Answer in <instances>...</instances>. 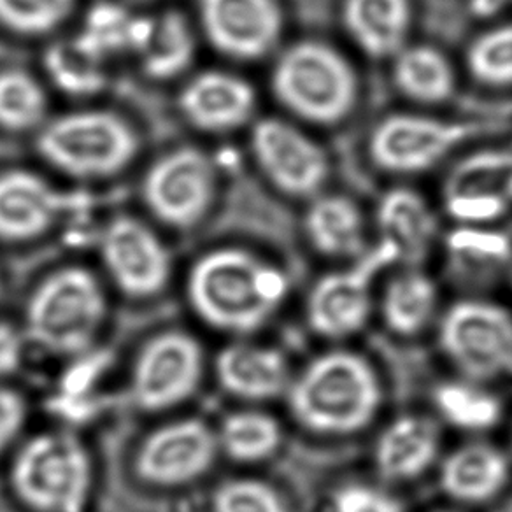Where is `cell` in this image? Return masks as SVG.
<instances>
[{
    "label": "cell",
    "instance_id": "obj_25",
    "mask_svg": "<svg viewBox=\"0 0 512 512\" xmlns=\"http://www.w3.org/2000/svg\"><path fill=\"white\" fill-rule=\"evenodd\" d=\"M309 246L325 258L353 262L370 248L362 207L342 193H320L309 200L304 214Z\"/></svg>",
    "mask_w": 512,
    "mask_h": 512
},
{
    "label": "cell",
    "instance_id": "obj_21",
    "mask_svg": "<svg viewBox=\"0 0 512 512\" xmlns=\"http://www.w3.org/2000/svg\"><path fill=\"white\" fill-rule=\"evenodd\" d=\"M216 376L225 392L246 402L283 397L292 383L290 363L279 349L234 342L216 358Z\"/></svg>",
    "mask_w": 512,
    "mask_h": 512
},
{
    "label": "cell",
    "instance_id": "obj_42",
    "mask_svg": "<svg viewBox=\"0 0 512 512\" xmlns=\"http://www.w3.org/2000/svg\"><path fill=\"white\" fill-rule=\"evenodd\" d=\"M511 279H512V272H511Z\"/></svg>",
    "mask_w": 512,
    "mask_h": 512
},
{
    "label": "cell",
    "instance_id": "obj_23",
    "mask_svg": "<svg viewBox=\"0 0 512 512\" xmlns=\"http://www.w3.org/2000/svg\"><path fill=\"white\" fill-rule=\"evenodd\" d=\"M179 106L195 127L207 132H228L251 120L256 93L244 78L209 71L186 85Z\"/></svg>",
    "mask_w": 512,
    "mask_h": 512
},
{
    "label": "cell",
    "instance_id": "obj_10",
    "mask_svg": "<svg viewBox=\"0 0 512 512\" xmlns=\"http://www.w3.org/2000/svg\"><path fill=\"white\" fill-rule=\"evenodd\" d=\"M251 151L267 181L286 197L311 200L325 192L332 160L297 123L283 118L258 121L251 130Z\"/></svg>",
    "mask_w": 512,
    "mask_h": 512
},
{
    "label": "cell",
    "instance_id": "obj_36",
    "mask_svg": "<svg viewBox=\"0 0 512 512\" xmlns=\"http://www.w3.org/2000/svg\"><path fill=\"white\" fill-rule=\"evenodd\" d=\"M213 512H290L285 498L260 479H230L214 491Z\"/></svg>",
    "mask_w": 512,
    "mask_h": 512
},
{
    "label": "cell",
    "instance_id": "obj_31",
    "mask_svg": "<svg viewBox=\"0 0 512 512\" xmlns=\"http://www.w3.org/2000/svg\"><path fill=\"white\" fill-rule=\"evenodd\" d=\"M192 30L179 13H165L151 18L150 30L146 34L137 57L148 76L155 79L174 78L190 65L193 58Z\"/></svg>",
    "mask_w": 512,
    "mask_h": 512
},
{
    "label": "cell",
    "instance_id": "obj_29",
    "mask_svg": "<svg viewBox=\"0 0 512 512\" xmlns=\"http://www.w3.org/2000/svg\"><path fill=\"white\" fill-rule=\"evenodd\" d=\"M151 18H143L116 2H99L88 11L78 39L102 60L141 50Z\"/></svg>",
    "mask_w": 512,
    "mask_h": 512
},
{
    "label": "cell",
    "instance_id": "obj_28",
    "mask_svg": "<svg viewBox=\"0 0 512 512\" xmlns=\"http://www.w3.org/2000/svg\"><path fill=\"white\" fill-rule=\"evenodd\" d=\"M432 402L442 421L469 434L490 432L504 416V404L488 384L462 376L437 384Z\"/></svg>",
    "mask_w": 512,
    "mask_h": 512
},
{
    "label": "cell",
    "instance_id": "obj_8",
    "mask_svg": "<svg viewBox=\"0 0 512 512\" xmlns=\"http://www.w3.org/2000/svg\"><path fill=\"white\" fill-rule=\"evenodd\" d=\"M484 134L483 125L432 114L393 113L379 120L369 136L372 164L393 176L432 171Z\"/></svg>",
    "mask_w": 512,
    "mask_h": 512
},
{
    "label": "cell",
    "instance_id": "obj_16",
    "mask_svg": "<svg viewBox=\"0 0 512 512\" xmlns=\"http://www.w3.org/2000/svg\"><path fill=\"white\" fill-rule=\"evenodd\" d=\"M100 251L109 276L128 297L146 299L169 281L167 249L141 221L116 218L102 235Z\"/></svg>",
    "mask_w": 512,
    "mask_h": 512
},
{
    "label": "cell",
    "instance_id": "obj_9",
    "mask_svg": "<svg viewBox=\"0 0 512 512\" xmlns=\"http://www.w3.org/2000/svg\"><path fill=\"white\" fill-rule=\"evenodd\" d=\"M397 265L390 249L376 242L349 267L328 272L306 300V320L314 334L342 341L360 334L374 313V285L381 272Z\"/></svg>",
    "mask_w": 512,
    "mask_h": 512
},
{
    "label": "cell",
    "instance_id": "obj_33",
    "mask_svg": "<svg viewBox=\"0 0 512 512\" xmlns=\"http://www.w3.org/2000/svg\"><path fill=\"white\" fill-rule=\"evenodd\" d=\"M470 78L490 88H512V23L495 25L470 41L465 51Z\"/></svg>",
    "mask_w": 512,
    "mask_h": 512
},
{
    "label": "cell",
    "instance_id": "obj_35",
    "mask_svg": "<svg viewBox=\"0 0 512 512\" xmlns=\"http://www.w3.org/2000/svg\"><path fill=\"white\" fill-rule=\"evenodd\" d=\"M74 0H0V23L18 34L36 36L57 29Z\"/></svg>",
    "mask_w": 512,
    "mask_h": 512
},
{
    "label": "cell",
    "instance_id": "obj_24",
    "mask_svg": "<svg viewBox=\"0 0 512 512\" xmlns=\"http://www.w3.org/2000/svg\"><path fill=\"white\" fill-rule=\"evenodd\" d=\"M341 22L365 57L392 60L409 44L413 0H342Z\"/></svg>",
    "mask_w": 512,
    "mask_h": 512
},
{
    "label": "cell",
    "instance_id": "obj_27",
    "mask_svg": "<svg viewBox=\"0 0 512 512\" xmlns=\"http://www.w3.org/2000/svg\"><path fill=\"white\" fill-rule=\"evenodd\" d=\"M439 307V286L421 267H404L393 274L379 299L384 327L400 337L425 332Z\"/></svg>",
    "mask_w": 512,
    "mask_h": 512
},
{
    "label": "cell",
    "instance_id": "obj_3",
    "mask_svg": "<svg viewBox=\"0 0 512 512\" xmlns=\"http://www.w3.org/2000/svg\"><path fill=\"white\" fill-rule=\"evenodd\" d=\"M274 97L295 120L334 127L353 114L360 78L339 48L320 39L290 44L272 69Z\"/></svg>",
    "mask_w": 512,
    "mask_h": 512
},
{
    "label": "cell",
    "instance_id": "obj_39",
    "mask_svg": "<svg viewBox=\"0 0 512 512\" xmlns=\"http://www.w3.org/2000/svg\"><path fill=\"white\" fill-rule=\"evenodd\" d=\"M23 360L22 335L6 323H0V377L20 369Z\"/></svg>",
    "mask_w": 512,
    "mask_h": 512
},
{
    "label": "cell",
    "instance_id": "obj_12",
    "mask_svg": "<svg viewBox=\"0 0 512 512\" xmlns=\"http://www.w3.org/2000/svg\"><path fill=\"white\" fill-rule=\"evenodd\" d=\"M204 355L192 335L171 330L146 342L132 374V393L144 411H165L197 392Z\"/></svg>",
    "mask_w": 512,
    "mask_h": 512
},
{
    "label": "cell",
    "instance_id": "obj_37",
    "mask_svg": "<svg viewBox=\"0 0 512 512\" xmlns=\"http://www.w3.org/2000/svg\"><path fill=\"white\" fill-rule=\"evenodd\" d=\"M330 512H406L399 498L372 484H344L330 500Z\"/></svg>",
    "mask_w": 512,
    "mask_h": 512
},
{
    "label": "cell",
    "instance_id": "obj_34",
    "mask_svg": "<svg viewBox=\"0 0 512 512\" xmlns=\"http://www.w3.org/2000/svg\"><path fill=\"white\" fill-rule=\"evenodd\" d=\"M46 113L43 88L22 71L0 72V127L27 130Z\"/></svg>",
    "mask_w": 512,
    "mask_h": 512
},
{
    "label": "cell",
    "instance_id": "obj_22",
    "mask_svg": "<svg viewBox=\"0 0 512 512\" xmlns=\"http://www.w3.org/2000/svg\"><path fill=\"white\" fill-rule=\"evenodd\" d=\"M67 199L27 171L0 176V239L22 242L43 235L64 213Z\"/></svg>",
    "mask_w": 512,
    "mask_h": 512
},
{
    "label": "cell",
    "instance_id": "obj_13",
    "mask_svg": "<svg viewBox=\"0 0 512 512\" xmlns=\"http://www.w3.org/2000/svg\"><path fill=\"white\" fill-rule=\"evenodd\" d=\"M214 195V169L195 148L169 153L144 179V199L172 227H192L207 213Z\"/></svg>",
    "mask_w": 512,
    "mask_h": 512
},
{
    "label": "cell",
    "instance_id": "obj_6",
    "mask_svg": "<svg viewBox=\"0 0 512 512\" xmlns=\"http://www.w3.org/2000/svg\"><path fill=\"white\" fill-rule=\"evenodd\" d=\"M437 341L460 376L484 384L512 379V313L497 302L456 300L442 314Z\"/></svg>",
    "mask_w": 512,
    "mask_h": 512
},
{
    "label": "cell",
    "instance_id": "obj_17",
    "mask_svg": "<svg viewBox=\"0 0 512 512\" xmlns=\"http://www.w3.org/2000/svg\"><path fill=\"white\" fill-rule=\"evenodd\" d=\"M376 230L377 242L404 267H421L441 242V221L434 207L409 186H393L381 195Z\"/></svg>",
    "mask_w": 512,
    "mask_h": 512
},
{
    "label": "cell",
    "instance_id": "obj_26",
    "mask_svg": "<svg viewBox=\"0 0 512 512\" xmlns=\"http://www.w3.org/2000/svg\"><path fill=\"white\" fill-rule=\"evenodd\" d=\"M393 85L418 106H441L453 99L458 76L453 62L432 44H407L392 58Z\"/></svg>",
    "mask_w": 512,
    "mask_h": 512
},
{
    "label": "cell",
    "instance_id": "obj_20",
    "mask_svg": "<svg viewBox=\"0 0 512 512\" xmlns=\"http://www.w3.org/2000/svg\"><path fill=\"white\" fill-rule=\"evenodd\" d=\"M512 476L509 456L495 444L472 441L449 451L439 467V486L458 504H490L504 493Z\"/></svg>",
    "mask_w": 512,
    "mask_h": 512
},
{
    "label": "cell",
    "instance_id": "obj_30",
    "mask_svg": "<svg viewBox=\"0 0 512 512\" xmlns=\"http://www.w3.org/2000/svg\"><path fill=\"white\" fill-rule=\"evenodd\" d=\"M216 435L221 451L239 463L265 462L278 453L283 442L279 421L255 409L228 414Z\"/></svg>",
    "mask_w": 512,
    "mask_h": 512
},
{
    "label": "cell",
    "instance_id": "obj_7",
    "mask_svg": "<svg viewBox=\"0 0 512 512\" xmlns=\"http://www.w3.org/2000/svg\"><path fill=\"white\" fill-rule=\"evenodd\" d=\"M39 153L76 178H107L136 157L137 137L120 116L83 111L60 116L44 128Z\"/></svg>",
    "mask_w": 512,
    "mask_h": 512
},
{
    "label": "cell",
    "instance_id": "obj_18",
    "mask_svg": "<svg viewBox=\"0 0 512 512\" xmlns=\"http://www.w3.org/2000/svg\"><path fill=\"white\" fill-rule=\"evenodd\" d=\"M439 423L425 414H402L384 427L374 446V467L386 483H411L441 456Z\"/></svg>",
    "mask_w": 512,
    "mask_h": 512
},
{
    "label": "cell",
    "instance_id": "obj_11",
    "mask_svg": "<svg viewBox=\"0 0 512 512\" xmlns=\"http://www.w3.org/2000/svg\"><path fill=\"white\" fill-rule=\"evenodd\" d=\"M441 197L456 225H497L512 213V148L465 155L449 169Z\"/></svg>",
    "mask_w": 512,
    "mask_h": 512
},
{
    "label": "cell",
    "instance_id": "obj_14",
    "mask_svg": "<svg viewBox=\"0 0 512 512\" xmlns=\"http://www.w3.org/2000/svg\"><path fill=\"white\" fill-rule=\"evenodd\" d=\"M218 451V435L204 421H174L141 444L137 474L155 486H183L204 476L216 462Z\"/></svg>",
    "mask_w": 512,
    "mask_h": 512
},
{
    "label": "cell",
    "instance_id": "obj_2",
    "mask_svg": "<svg viewBox=\"0 0 512 512\" xmlns=\"http://www.w3.org/2000/svg\"><path fill=\"white\" fill-rule=\"evenodd\" d=\"M285 397L293 420L307 432L346 437L376 420L383 406V386L365 356L332 349L292 377Z\"/></svg>",
    "mask_w": 512,
    "mask_h": 512
},
{
    "label": "cell",
    "instance_id": "obj_5",
    "mask_svg": "<svg viewBox=\"0 0 512 512\" xmlns=\"http://www.w3.org/2000/svg\"><path fill=\"white\" fill-rule=\"evenodd\" d=\"M92 460L72 435H37L16 456L11 484L36 512H83L92 491Z\"/></svg>",
    "mask_w": 512,
    "mask_h": 512
},
{
    "label": "cell",
    "instance_id": "obj_41",
    "mask_svg": "<svg viewBox=\"0 0 512 512\" xmlns=\"http://www.w3.org/2000/svg\"><path fill=\"white\" fill-rule=\"evenodd\" d=\"M437 512H455V511H437Z\"/></svg>",
    "mask_w": 512,
    "mask_h": 512
},
{
    "label": "cell",
    "instance_id": "obj_40",
    "mask_svg": "<svg viewBox=\"0 0 512 512\" xmlns=\"http://www.w3.org/2000/svg\"><path fill=\"white\" fill-rule=\"evenodd\" d=\"M512 4V0H474V9L477 13H483V15H491L493 11L505 8Z\"/></svg>",
    "mask_w": 512,
    "mask_h": 512
},
{
    "label": "cell",
    "instance_id": "obj_38",
    "mask_svg": "<svg viewBox=\"0 0 512 512\" xmlns=\"http://www.w3.org/2000/svg\"><path fill=\"white\" fill-rule=\"evenodd\" d=\"M25 423V400L16 392L0 388V453L13 442Z\"/></svg>",
    "mask_w": 512,
    "mask_h": 512
},
{
    "label": "cell",
    "instance_id": "obj_19",
    "mask_svg": "<svg viewBox=\"0 0 512 512\" xmlns=\"http://www.w3.org/2000/svg\"><path fill=\"white\" fill-rule=\"evenodd\" d=\"M449 279L463 288H484L512 272V235L497 225H456L444 241Z\"/></svg>",
    "mask_w": 512,
    "mask_h": 512
},
{
    "label": "cell",
    "instance_id": "obj_15",
    "mask_svg": "<svg viewBox=\"0 0 512 512\" xmlns=\"http://www.w3.org/2000/svg\"><path fill=\"white\" fill-rule=\"evenodd\" d=\"M200 20L216 50L248 62L276 50L285 30L278 0H200Z\"/></svg>",
    "mask_w": 512,
    "mask_h": 512
},
{
    "label": "cell",
    "instance_id": "obj_32",
    "mask_svg": "<svg viewBox=\"0 0 512 512\" xmlns=\"http://www.w3.org/2000/svg\"><path fill=\"white\" fill-rule=\"evenodd\" d=\"M102 58L88 50L74 37L51 46L44 65L53 83L69 95H93L106 86L107 76Z\"/></svg>",
    "mask_w": 512,
    "mask_h": 512
},
{
    "label": "cell",
    "instance_id": "obj_1",
    "mask_svg": "<svg viewBox=\"0 0 512 512\" xmlns=\"http://www.w3.org/2000/svg\"><path fill=\"white\" fill-rule=\"evenodd\" d=\"M290 279L278 265L241 248L216 249L202 256L188 279V297L207 325L251 334L285 304Z\"/></svg>",
    "mask_w": 512,
    "mask_h": 512
},
{
    "label": "cell",
    "instance_id": "obj_4",
    "mask_svg": "<svg viewBox=\"0 0 512 512\" xmlns=\"http://www.w3.org/2000/svg\"><path fill=\"white\" fill-rule=\"evenodd\" d=\"M99 281L79 267L51 274L30 297L25 328L30 341L55 355H78L92 346L106 320Z\"/></svg>",
    "mask_w": 512,
    "mask_h": 512
}]
</instances>
